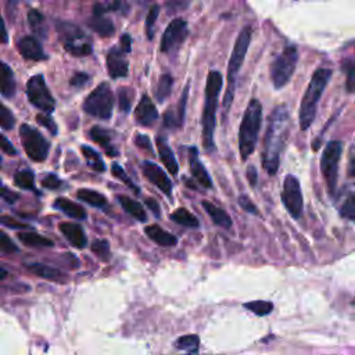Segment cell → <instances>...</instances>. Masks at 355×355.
Returning a JSON list of instances; mask_svg holds the SVG:
<instances>
[{
    "label": "cell",
    "instance_id": "6da1fadb",
    "mask_svg": "<svg viewBox=\"0 0 355 355\" xmlns=\"http://www.w3.org/2000/svg\"><path fill=\"white\" fill-rule=\"evenodd\" d=\"M290 128V114L286 105L273 108L263 139L262 166L269 175H275L280 165V155L286 146Z\"/></svg>",
    "mask_w": 355,
    "mask_h": 355
},
{
    "label": "cell",
    "instance_id": "7a4b0ae2",
    "mask_svg": "<svg viewBox=\"0 0 355 355\" xmlns=\"http://www.w3.org/2000/svg\"><path fill=\"white\" fill-rule=\"evenodd\" d=\"M223 79L218 71H209L205 83V100L201 115V128H202V146L207 151L215 148L214 144V132L216 122V107L218 97L222 90Z\"/></svg>",
    "mask_w": 355,
    "mask_h": 355
},
{
    "label": "cell",
    "instance_id": "3957f363",
    "mask_svg": "<svg viewBox=\"0 0 355 355\" xmlns=\"http://www.w3.org/2000/svg\"><path fill=\"white\" fill-rule=\"evenodd\" d=\"M330 78H331V69H329V68H318L313 72V75L308 83V87L304 93V97L301 100V105H300L298 118H300V128L302 130H306L315 121L319 100H320Z\"/></svg>",
    "mask_w": 355,
    "mask_h": 355
},
{
    "label": "cell",
    "instance_id": "277c9868",
    "mask_svg": "<svg viewBox=\"0 0 355 355\" xmlns=\"http://www.w3.org/2000/svg\"><path fill=\"white\" fill-rule=\"evenodd\" d=\"M262 123V105L257 98H251L239 129V150L241 159H247L255 150Z\"/></svg>",
    "mask_w": 355,
    "mask_h": 355
},
{
    "label": "cell",
    "instance_id": "5b68a950",
    "mask_svg": "<svg viewBox=\"0 0 355 355\" xmlns=\"http://www.w3.org/2000/svg\"><path fill=\"white\" fill-rule=\"evenodd\" d=\"M251 33H252V28L251 26H244L234 43L230 60H229V65H227V89L225 92V97H223V105L227 110L233 101L234 97V87H236V79H237V73L244 62L250 42H251Z\"/></svg>",
    "mask_w": 355,
    "mask_h": 355
},
{
    "label": "cell",
    "instance_id": "8992f818",
    "mask_svg": "<svg viewBox=\"0 0 355 355\" xmlns=\"http://www.w3.org/2000/svg\"><path fill=\"white\" fill-rule=\"evenodd\" d=\"M343 154V141L331 140L326 144L320 158V172L330 196L336 194L338 180V165Z\"/></svg>",
    "mask_w": 355,
    "mask_h": 355
},
{
    "label": "cell",
    "instance_id": "52a82bcc",
    "mask_svg": "<svg viewBox=\"0 0 355 355\" xmlns=\"http://www.w3.org/2000/svg\"><path fill=\"white\" fill-rule=\"evenodd\" d=\"M298 62V51L295 46H287L272 62L270 78L275 89H282L291 79Z\"/></svg>",
    "mask_w": 355,
    "mask_h": 355
},
{
    "label": "cell",
    "instance_id": "ba28073f",
    "mask_svg": "<svg viewBox=\"0 0 355 355\" xmlns=\"http://www.w3.org/2000/svg\"><path fill=\"white\" fill-rule=\"evenodd\" d=\"M114 96L108 83H100L83 101V110L86 114L98 118L110 119L112 115Z\"/></svg>",
    "mask_w": 355,
    "mask_h": 355
},
{
    "label": "cell",
    "instance_id": "9c48e42d",
    "mask_svg": "<svg viewBox=\"0 0 355 355\" xmlns=\"http://www.w3.org/2000/svg\"><path fill=\"white\" fill-rule=\"evenodd\" d=\"M57 29L64 43V49L68 53L78 57L89 55L92 53V43L86 40V36L79 26L71 22H60Z\"/></svg>",
    "mask_w": 355,
    "mask_h": 355
},
{
    "label": "cell",
    "instance_id": "30bf717a",
    "mask_svg": "<svg viewBox=\"0 0 355 355\" xmlns=\"http://www.w3.org/2000/svg\"><path fill=\"white\" fill-rule=\"evenodd\" d=\"M19 136L26 155L35 162H43L49 155L50 144L44 136L28 123H22L19 128Z\"/></svg>",
    "mask_w": 355,
    "mask_h": 355
},
{
    "label": "cell",
    "instance_id": "8fae6325",
    "mask_svg": "<svg viewBox=\"0 0 355 355\" xmlns=\"http://www.w3.org/2000/svg\"><path fill=\"white\" fill-rule=\"evenodd\" d=\"M26 96L33 107L46 114L53 112L55 108V100L47 87L43 75H35L29 78L26 83Z\"/></svg>",
    "mask_w": 355,
    "mask_h": 355
},
{
    "label": "cell",
    "instance_id": "7c38bea8",
    "mask_svg": "<svg viewBox=\"0 0 355 355\" xmlns=\"http://www.w3.org/2000/svg\"><path fill=\"white\" fill-rule=\"evenodd\" d=\"M282 201L288 211V214L294 219H300L302 216L304 211V198L301 191V184L297 176L287 175L283 182V190H282Z\"/></svg>",
    "mask_w": 355,
    "mask_h": 355
},
{
    "label": "cell",
    "instance_id": "4fadbf2b",
    "mask_svg": "<svg viewBox=\"0 0 355 355\" xmlns=\"http://www.w3.org/2000/svg\"><path fill=\"white\" fill-rule=\"evenodd\" d=\"M187 36V22L182 18H176L162 33L161 37V51L162 53H173L179 49V46L184 42Z\"/></svg>",
    "mask_w": 355,
    "mask_h": 355
},
{
    "label": "cell",
    "instance_id": "5bb4252c",
    "mask_svg": "<svg viewBox=\"0 0 355 355\" xmlns=\"http://www.w3.org/2000/svg\"><path fill=\"white\" fill-rule=\"evenodd\" d=\"M143 175L154 184L157 186L164 194L171 196L172 193V182L166 176V173L154 162L146 161L143 164Z\"/></svg>",
    "mask_w": 355,
    "mask_h": 355
},
{
    "label": "cell",
    "instance_id": "9a60e30c",
    "mask_svg": "<svg viewBox=\"0 0 355 355\" xmlns=\"http://www.w3.org/2000/svg\"><path fill=\"white\" fill-rule=\"evenodd\" d=\"M135 118H136V122L141 126H151L155 119L158 118V111L153 103V100L144 94L139 104L136 105L135 108Z\"/></svg>",
    "mask_w": 355,
    "mask_h": 355
},
{
    "label": "cell",
    "instance_id": "2e32d148",
    "mask_svg": "<svg viewBox=\"0 0 355 355\" xmlns=\"http://www.w3.org/2000/svg\"><path fill=\"white\" fill-rule=\"evenodd\" d=\"M125 51L119 49H111L107 55V71L108 75L114 79L123 78L128 75V60Z\"/></svg>",
    "mask_w": 355,
    "mask_h": 355
},
{
    "label": "cell",
    "instance_id": "e0dca14e",
    "mask_svg": "<svg viewBox=\"0 0 355 355\" xmlns=\"http://www.w3.org/2000/svg\"><path fill=\"white\" fill-rule=\"evenodd\" d=\"M17 49L19 54L32 61H40L46 58V54L40 46V43L33 36H24L21 40H18Z\"/></svg>",
    "mask_w": 355,
    "mask_h": 355
},
{
    "label": "cell",
    "instance_id": "ac0fdd59",
    "mask_svg": "<svg viewBox=\"0 0 355 355\" xmlns=\"http://www.w3.org/2000/svg\"><path fill=\"white\" fill-rule=\"evenodd\" d=\"M60 232L65 236V239L76 248H85L87 245L86 234L80 225L73 222H61L58 225Z\"/></svg>",
    "mask_w": 355,
    "mask_h": 355
},
{
    "label": "cell",
    "instance_id": "d6986e66",
    "mask_svg": "<svg viewBox=\"0 0 355 355\" xmlns=\"http://www.w3.org/2000/svg\"><path fill=\"white\" fill-rule=\"evenodd\" d=\"M189 162H190V171L193 173V176L196 178V180L205 189L212 187V180L211 176L208 175L205 166L202 165V162L198 158V153L196 147H191L189 150Z\"/></svg>",
    "mask_w": 355,
    "mask_h": 355
},
{
    "label": "cell",
    "instance_id": "ffe728a7",
    "mask_svg": "<svg viewBox=\"0 0 355 355\" xmlns=\"http://www.w3.org/2000/svg\"><path fill=\"white\" fill-rule=\"evenodd\" d=\"M33 275L39 276V277H43L46 280H53V282H58V283H64L68 280V277L60 272L58 269L53 268V266H49V265H44V263H37V262H33V263H26L25 265Z\"/></svg>",
    "mask_w": 355,
    "mask_h": 355
},
{
    "label": "cell",
    "instance_id": "44dd1931",
    "mask_svg": "<svg viewBox=\"0 0 355 355\" xmlns=\"http://www.w3.org/2000/svg\"><path fill=\"white\" fill-rule=\"evenodd\" d=\"M157 143V150H158V155L161 158V161L164 162V165L166 166L168 172L172 173V175H176L179 172V165H178V161L173 155V151L171 150L169 144L166 143V140L164 137H157L155 140Z\"/></svg>",
    "mask_w": 355,
    "mask_h": 355
},
{
    "label": "cell",
    "instance_id": "7402d4cb",
    "mask_svg": "<svg viewBox=\"0 0 355 355\" xmlns=\"http://www.w3.org/2000/svg\"><path fill=\"white\" fill-rule=\"evenodd\" d=\"M144 233H146L154 243H157L158 245H162V247H172V245H176V243H178V239H176L172 233L164 230V229H162L161 226H158V225H150V226H147V227L144 229Z\"/></svg>",
    "mask_w": 355,
    "mask_h": 355
},
{
    "label": "cell",
    "instance_id": "603a6c76",
    "mask_svg": "<svg viewBox=\"0 0 355 355\" xmlns=\"http://www.w3.org/2000/svg\"><path fill=\"white\" fill-rule=\"evenodd\" d=\"M202 208L207 211V214L211 216V219L214 220L215 225L225 227V229H230L233 222L230 219V216L227 215V212L222 208H219L218 205H215L214 202L208 201V200H202Z\"/></svg>",
    "mask_w": 355,
    "mask_h": 355
},
{
    "label": "cell",
    "instance_id": "cb8c5ba5",
    "mask_svg": "<svg viewBox=\"0 0 355 355\" xmlns=\"http://www.w3.org/2000/svg\"><path fill=\"white\" fill-rule=\"evenodd\" d=\"M54 207L57 209H60L61 212L67 214L71 218H75V219H85L86 218V209L82 205H79V204H76V202H73L68 198H62V197L55 198Z\"/></svg>",
    "mask_w": 355,
    "mask_h": 355
},
{
    "label": "cell",
    "instance_id": "d4e9b609",
    "mask_svg": "<svg viewBox=\"0 0 355 355\" xmlns=\"http://www.w3.org/2000/svg\"><path fill=\"white\" fill-rule=\"evenodd\" d=\"M90 137H92L93 141H96L97 144H100L105 150L107 155H110V157H116L118 155V151L111 144V136L105 129H103L100 126H93L90 129Z\"/></svg>",
    "mask_w": 355,
    "mask_h": 355
},
{
    "label": "cell",
    "instance_id": "484cf974",
    "mask_svg": "<svg viewBox=\"0 0 355 355\" xmlns=\"http://www.w3.org/2000/svg\"><path fill=\"white\" fill-rule=\"evenodd\" d=\"M0 78H1V83H0L1 96L6 97V98L12 97L14 93H15V79H14L12 69L6 62L1 64Z\"/></svg>",
    "mask_w": 355,
    "mask_h": 355
},
{
    "label": "cell",
    "instance_id": "4316f807",
    "mask_svg": "<svg viewBox=\"0 0 355 355\" xmlns=\"http://www.w3.org/2000/svg\"><path fill=\"white\" fill-rule=\"evenodd\" d=\"M118 201L119 204L122 205V208L133 218H136L137 220L140 222H144L147 219V215H146V211L143 208V205H140V202H137L136 200L130 198V197H126V196H119L118 197Z\"/></svg>",
    "mask_w": 355,
    "mask_h": 355
},
{
    "label": "cell",
    "instance_id": "83f0119b",
    "mask_svg": "<svg viewBox=\"0 0 355 355\" xmlns=\"http://www.w3.org/2000/svg\"><path fill=\"white\" fill-rule=\"evenodd\" d=\"M89 25L90 28L98 33L100 36L103 37H108V36H112L114 35V24L111 22V19H108L107 17L104 15H93V18L89 21Z\"/></svg>",
    "mask_w": 355,
    "mask_h": 355
},
{
    "label": "cell",
    "instance_id": "f1b7e54d",
    "mask_svg": "<svg viewBox=\"0 0 355 355\" xmlns=\"http://www.w3.org/2000/svg\"><path fill=\"white\" fill-rule=\"evenodd\" d=\"M18 239L19 241L26 245V247H33V248H39V247H53L54 243L44 237L40 236L35 232H24V233H18Z\"/></svg>",
    "mask_w": 355,
    "mask_h": 355
},
{
    "label": "cell",
    "instance_id": "f546056e",
    "mask_svg": "<svg viewBox=\"0 0 355 355\" xmlns=\"http://www.w3.org/2000/svg\"><path fill=\"white\" fill-rule=\"evenodd\" d=\"M76 197L79 200H82L83 202H87L92 207H96V208H104L107 205V198L101 193H98L96 190L79 189L76 191Z\"/></svg>",
    "mask_w": 355,
    "mask_h": 355
},
{
    "label": "cell",
    "instance_id": "4dcf8cb0",
    "mask_svg": "<svg viewBox=\"0 0 355 355\" xmlns=\"http://www.w3.org/2000/svg\"><path fill=\"white\" fill-rule=\"evenodd\" d=\"M80 150H82V154H83V157H85L87 165H89L93 171H96V172H104V171H105L104 161L101 159L100 154H98L96 150H93L92 147L85 146V144L80 147Z\"/></svg>",
    "mask_w": 355,
    "mask_h": 355
},
{
    "label": "cell",
    "instance_id": "1f68e13d",
    "mask_svg": "<svg viewBox=\"0 0 355 355\" xmlns=\"http://www.w3.org/2000/svg\"><path fill=\"white\" fill-rule=\"evenodd\" d=\"M171 219L178 223V225H182V226H186V227H198V220L197 218L190 212L187 211L186 208H178L175 209L172 214H171Z\"/></svg>",
    "mask_w": 355,
    "mask_h": 355
},
{
    "label": "cell",
    "instance_id": "d6a6232c",
    "mask_svg": "<svg viewBox=\"0 0 355 355\" xmlns=\"http://www.w3.org/2000/svg\"><path fill=\"white\" fill-rule=\"evenodd\" d=\"M345 75V89L348 93L355 94V57H348L341 64Z\"/></svg>",
    "mask_w": 355,
    "mask_h": 355
},
{
    "label": "cell",
    "instance_id": "836d02e7",
    "mask_svg": "<svg viewBox=\"0 0 355 355\" xmlns=\"http://www.w3.org/2000/svg\"><path fill=\"white\" fill-rule=\"evenodd\" d=\"M172 76L169 73H162L157 82V89H155V98L159 103H164L165 98L171 94L172 90Z\"/></svg>",
    "mask_w": 355,
    "mask_h": 355
},
{
    "label": "cell",
    "instance_id": "e575fe53",
    "mask_svg": "<svg viewBox=\"0 0 355 355\" xmlns=\"http://www.w3.org/2000/svg\"><path fill=\"white\" fill-rule=\"evenodd\" d=\"M14 184L24 190L35 189V175L29 169H21L14 175Z\"/></svg>",
    "mask_w": 355,
    "mask_h": 355
},
{
    "label": "cell",
    "instance_id": "d590c367",
    "mask_svg": "<svg viewBox=\"0 0 355 355\" xmlns=\"http://www.w3.org/2000/svg\"><path fill=\"white\" fill-rule=\"evenodd\" d=\"M175 347L178 349H183L186 352L194 354V352H197V349L200 347V338L196 334H186V336L179 337L175 341Z\"/></svg>",
    "mask_w": 355,
    "mask_h": 355
},
{
    "label": "cell",
    "instance_id": "8d00e7d4",
    "mask_svg": "<svg viewBox=\"0 0 355 355\" xmlns=\"http://www.w3.org/2000/svg\"><path fill=\"white\" fill-rule=\"evenodd\" d=\"M28 24L29 28L37 33L39 36L44 37L46 36V25H44V18L37 10H31L28 12Z\"/></svg>",
    "mask_w": 355,
    "mask_h": 355
},
{
    "label": "cell",
    "instance_id": "74e56055",
    "mask_svg": "<svg viewBox=\"0 0 355 355\" xmlns=\"http://www.w3.org/2000/svg\"><path fill=\"white\" fill-rule=\"evenodd\" d=\"M243 306H244L245 309L254 312V313L258 315V316H265V315L270 313L272 309H273V304H272V302H269V301H262V300L245 302Z\"/></svg>",
    "mask_w": 355,
    "mask_h": 355
},
{
    "label": "cell",
    "instance_id": "f35d334b",
    "mask_svg": "<svg viewBox=\"0 0 355 355\" xmlns=\"http://www.w3.org/2000/svg\"><path fill=\"white\" fill-rule=\"evenodd\" d=\"M135 97V90L130 87H119L118 98H119V108L123 112H129L132 108V98Z\"/></svg>",
    "mask_w": 355,
    "mask_h": 355
},
{
    "label": "cell",
    "instance_id": "ab89813d",
    "mask_svg": "<svg viewBox=\"0 0 355 355\" xmlns=\"http://www.w3.org/2000/svg\"><path fill=\"white\" fill-rule=\"evenodd\" d=\"M340 215L345 219L355 220V193H351L340 207Z\"/></svg>",
    "mask_w": 355,
    "mask_h": 355
},
{
    "label": "cell",
    "instance_id": "60d3db41",
    "mask_svg": "<svg viewBox=\"0 0 355 355\" xmlns=\"http://www.w3.org/2000/svg\"><path fill=\"white\" fill-rule=\"evenodd\" d=\"M158 14H159V6H151L147 17H146V33H147V37L148 39H153V35H154V25H155V21L158 18Z\"/></svg>",
    "mask_w": 355,
    "mask_h": 355
},
{
    "label": "cell",
    "instance_id": "b9f144b4",
    "mask_svg": "<svg viewBox=\"0 0 355 355\" xmlns=\"http://www.w3.org/2000/svg\"><path fill=\"white\" fill-rule=\"evenodd\" d=\"M92 251L103 261L110 259V244L107 240H96L92 243Z\"/></svg>",
    "mask_w": 355,
    "mask_h": 355
},
{
    "label": "cell",
    "instance_id": "7bdbcfd3",
    "mask_svg": "<svg viewBox=\"0 0 355 355\" xmlns=\"http://www.w3.org/2000/svg\"><path fill=\"white\" fill-rule=\"evenodd\" d=\"M111 171H112V175L115 176V178H118L119 180H122V183H125L129 189H132L133 191H136V193H139L140 190H139V187L130 180V178L125 173V171L119 166V165H116V164H114L112 165V168H111Z\"/></svg>",
    "mask_w": 355,
    "mask_h": 355
},
{
    "label": "cell",
    "instance_id": "ee69618b",
    "mask_svg": "<svg viewBox=\"0 0 355 355\" xmlns=\"http://www.w3.org/2000/svg\"><path fill=\"white\" fill-rule=\"evenodd\" d=\"M0 125H1V128L4 129V130H10V129H12V126H14V123H15V118H14V115L11 114V111L3 104L1 107H0Z\"/></svg>",
    "mask_w": 355,
    "mask_h": 355
},
{
    "label": "cell",
    "instance_id": "f6af8a7d",
    "mask_svg": "<svg viewBox=\"0 0 355 355\" xmlns=\"http://www.w3.org/2000/svg\"><path fill=\"white\" fill-rule=\"evenodd\" d=\"M189 87H190V82L186 83L183 92H182V96H180V100H179V104H178V121H179V126L183 123V119H184V112H186V104H187V97H189Z\"/></svg>",
    "mask_w": 355,
    "mask_h": 355
},
{
    "label": "cell",
    "instance_id": "bcb514c9",
    "mask_svg": "<svg viewBox=\"0 0 355 355\" xmlns=\"http://www.w3.org/2000/svg\"><path fill=\"white\" fill-rule=\"evenodd\" d=\"M36 121H37L39 125L44 126L51 135H57V132H58L57 125H55V122L47 114H37L36 115Z\"/></svg>",
    "mask_w": 355,
    "mask_h": 355
},
{
    "label": "cell",
    "instance_id": "7dc6e473",
    "mask_svg": "<svg viewBox=\"0 0 355 355\" xmlns=\"http://www.w3.org/2000/svg\"><path fill=\"white\" fill-rule=\"evenodd\" d=\"M42 186L46 187V189H50V190H55V189H60L62 186V182L57 175L49 173L42 179Z\"/></svg>",
    "mask_w": 355,
    "mask_h": 355
},
{
    "label": "cell",
    "instance_id": "c3c4849f",
    "mask_svg": "<svg viewBox=\"0 0 355 355\" xmlns=\"http://www.w3.org/2000/svg\"><path fill=\"white\" fill-rule=\"evenodd\" d=\"M239 204H240V207L245 211V212H250V214H254V215H258L259 214V211H258V208L255 207V204L250 200V197H247L245 194H241L240 197H239Z\"/></svg>",
    "mask_w": 355,
    "mask_h": 355
},
{
    "label": "cell",
    "instance_id": "681fc988",
    "mask_svg": "<svg viewBox=\"0 0 355 355\" xmlns=\"http://www.w3.org/2000/svg\"><path fill=\"white\" fill-rule=\"evenodd\" d=\"M0 248L4 254H11V252H17L18 248L17 245L11 241V239L4 233L1 232V240H0Z\"/></svg>",
    "mask_w": 355,
    "mask_h": 355
},
{
    "label": "cell",
    "instance_id": "f907efd6",
    "mask_svg": "<svg viewBox=\"0 0 355 355\" xmlns=\"http://www.w3.org/2000/svg\"><path fill=\"white\" fill-rule=\"evenodd\" d=\"M190 0H166V7L171 12L182 11L189 6Z\"/></svg>",
    "mask_w": 355,
    "mask_h": 355
},
{
    "label": "cell",
    "instance_id": "816d5d0a",
    "mask_svg": "<svg viewBox=\"0 0 355 355\" xmlns=\"http://www.w3.org/2000/svg\"><path fill=\"white\" fill-rule=\"evenodd\" d=\"M164 125L166 126V128H176V126H179V121H178V115L173 112V111H171V110H168L165 114H164Z\"/></svg>",
    "mask_w": 355,
    "mask_h": 355
},
{
    "label": "cell",
    "instance_id": "f5cc1de1",
    "mask_svg": "<svg viewBox=\"0 0 355 355\" xmlns=\"http://www.w3.org/2000/svg\"><path fill=\"white\" fill-rule=\"evenodd\" d=\"M135 144L139 147V148H141V150H146V151H148V153H153L151 151V143H150V139L147 137V136H144V135H136V137H135Z\"/></svg>",
    "mask_w": 355,
    "mask_h": 355
},
{
    "label": "cell",
    "instance_id": "db71d44e",
    "mask_svg": "<svg viewBox=\"0 0 355 355\" xmlns=\"http://www.w3.org/2000/svg\"><path fill=\"white\" fill-rule=\"evenodd\" d=\"M87 80H89V75H87V73H85V72H76V73L71 78L69 83H71L72 86L80 87V86H83Z\"/></svg>",
    "mask_w": 355,
    "mask_h": 355
},
{
    "label": "cell",
    "instance_id": "11a10c76",
    "mask_svg": "<svg viewBox=\"0 0 355 355\" xmlns=\"http://www.w3.org/2000/svg\"><path fill=\"white\" fill-rule=\"evenodd\" d=\"M1 150L7 155H15L17 154V150L14 148V146L10 143V140L4 135H1Z\"/></svg>",
    "mask_w": 355,
    "mask_h": 355
},
{
    "label": "cell",
    "instance_id": "9f6ffc18",
    "mask_svg": "<svg viewBox=\"0 0 355 355\" xmlns=\"http://www.w3.org/2000/svg\"><path fill=\"white\" fill-rule=\"evenodd\" d=\"M1 197H3V200H6V201L10 202V204L15 202V201L19 198V196H18L17 193L10 191L6 186H3V189H1Z\"/></svg>",
    "mask_w": 355,
    "mask_h": 355
},
{
    "label": "cell",
    "instance_id": "6f0895ef",
    "mask_svg": "<svg viewBox=\"0 0 355 355\" xmlns=\"http://www.w3.org/2000/svg\"><path fill=\"white\" fill-rule=\"evenodd\" d=\"M144 204L151 209V212H153L157 218L161 216V208H159L158 202H157L154 198H146V200H144Z\"/></svg>",
    "mask_w": 355,
    "mask_h": 355
},
{
    "label": "cell",
    "instance_id": "680465c9",
    "mask_svg": "<svg viewBox=\"0 0 355 355\" xmlns=\"http://www.w3.org/2000/svg\"><path fill=\"white\" fill-rule=\"evenodd\" d=\"M247 179L250 182V184L254 187L257 186V182H258V173H257V169L254 165H250L247 168Z\"/></svg>",
    "mask_w": 355,
    "mask_h": 355
},
{
    "label": "cell",
    "instance_id": "91938a15",
    "mask_svg": "<svg viewBox=\"0 0 355 355\" xmlns=\"http://www.w3.org/2000/svg\"><path fill=\"white\" fill-rule=\"evenodd\" d=\"M123 6L126 7L125 0H107V4H105L107 10H112V11H119L122 10Z\"/></svg>",
    "mask_w": 355,
    "mask_h": 355
},
{
    "label": "cell",
    "instance_id": "94428289",
    "mask_svg": "<svg viewBox=\"0 0 355 355\" xmlns=\"http://www.w3.org/2000/svg\"><path fill=\"white\" fill-rule=\"evenodd\" d=\"M1 222H3V225L10 226V227H15V229H21V227L24 229V227H28L26 225H24V223H19V222L14 220L11 216H3Z\"/></svg>",
    "mask_w": 355,
    "mask_h": 355
},
{
    "label": "cell",
    "instance_id": "6125c7cd",
    "mask_svg": "<svg viewBox=\"0 0 355 355\" xmlns=\"http://www.w3.org/2000/svg\"><path fill=\"white\" fill-rule=\"evenodd\" d=\"M121 44H122V50L125 53H130V50H132V39H130L129 35H122Z\"/></svg>",
    "mask_w": 355,
    "mask_h": 355
},
{
    "label": "cell",
    "instance_id": "be15d7a7",
    "mask_svg": "<svg viewBox=\"0 0 355 355\" xmlns=\"http://www.w3.org/2000/svg\"><path fill=\"white\" fill-rule=\"evenodd\" d=\"M348 175H349V178H352V179H355V158L351 161V164H349V168H348Z\"/></svg>",
    "mask_w": 355,
    "mask_h": 355
},
{
    "label": "cell",
    "instance_id": "e7e4bbea",
    "mask_svg": "<svg viewBox=\"0 0 355 355\" xmlns=\"http://www.w3.org/2000/svg\"><path fill=\"white\" fill-rule=\"evenodd\" d=\"M352 304H354V305H355V298H354V301H352Z\"/></svg>",
    "mask_w": 355,
    "mask_h": 355
},
{
    "label": "cell",
    "instance_id": "03108f58",
    "mask_svg": "<svg viewBox=\"0 0 355 355\" xmlns=\"http://www.w3.org/2000/svg\"><path fill=\"white\" fill-rule=\"evenodd\" d=\"M140 1H143V0H140ZM144 1H146V0H144Z\"/></svg>",
    "mask_w": 355,
    "mask_h": 355
}]
</instances>
